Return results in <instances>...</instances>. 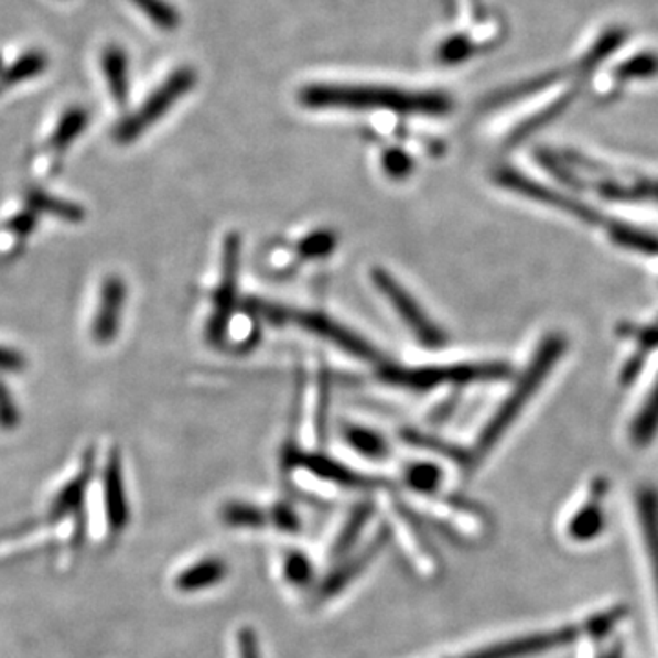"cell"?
<instances>
[{
	"label": "cell",
	"mask_w": 658,
	"mask_h": 658,
	"mask_svg": "<svg viewBox=\"0 0 658 658\" xmlns=\"http://www.w3.org/2000/svg\"><path fill=\"white\" fill-rule=\"evenodd\" d=\"M390 538L388 529L380 530L379 535L375 536L374 540L369 541L365 551H360L357 557L352 558L348 562L343 563L335 573L330 574L324 584L319 589V598L327 600L341 593L348 587L355 579H359L363 571L368 568L369 563L374 562L375 554L386 546V541Z\"/></svg>",
	"instance_id": "9a60e30c"
},
{
	"label": "cell",
	"mask_w": 658,
	"mask_h": 658,
	"mask_svg": "<svg viewBox=\"0 0 658 658\" xmlns=\"http://www.w3.org/2000/svg\"><path fill=\"white\" fill-rule=\"evenodd\" d=\"M407 441L408 443L418 444L421 449L434 450V452H439V454L444 455V457H449V460L471 468V454H468V452H461L457 446L443 443V441L429 438V435L416 434V432H408Z\"/></svg>",
	"instance_id": "f546056e"
},
{
	"label": "cell",
	"mask_w": 658,
	"mask_h": 658,
	"mask_svg": "<svg viewBox=\"0 0 658 658\" xmlns=\"http://www.w3.org/2000/svg\"><path fill=\"white\" fill-rule=\"evenodd\" d=\"M407 483L418 493H435L441 485V471L432 463H418V465L408 466Z\"/></svg>",
	"instance_id": "f1b7e54d"
},
{
	"label": "cell",
	"mask_w": 658,
	"mask_h": 658,
	"mask_svg": "<svg viewBox=\"0 0 658 658\" xmlns=\"http://www.w3.org/2000/svg\"><path fill=\"white\" fill-rule=\"evenodd\" d=\"M103 498L107 510L108 530L118 536L129 525L130 513L127 493H125L123 465L119 450L114 449L108 455L105 472H103Z\"/></svg>",
	"instance_id": "7c38bea8"
},
{
	"label": "cell",
	"mask_w": 658,
	"mask_h": 658,
	"mask_svg": "<svg viewBox=\"0 0 658 658\" xmlns=\"http://www.w3.org/2000/svg\"><path fill=\"white\" fill-rule=\"evenodd\" d=\"M658 432V382L651 396L644 404L643 412L638 413L632 429L633 443L637 446H648Z\"/></svg>",
	"instance_id": "d4e9b609"
},
{
	"label": "cell",
	"mask_w": 658,
	"mask_h": 658,
	"mask_svg": "<svg viewBox=\"0 0 658 658\" xmlns=\"http://www.w3.org/2000/svg\"><path fill=\"white\" fill-rule=\"evenodd\" d=\"M371 282L379 290V293H382V296L390 302L393 311L404 322V326L413 333V337L418 338L419 343L427 346V348H439V346L446 343V335H444L443 330L435 326V322L427 315V311H423L418 300L413 299L412 294L408 293L388 271L375 268L371 271Z\"/></svg>",
	"instance_id": "5b68a950"
},
{
	"label": "cell",
	"mask_w": 658,
	"mask_h": 658,
	"mask_svg": "<svg viewBox=\"0 0 658 658\" xmlns=\"http://www.w3.org/2000/svg\"><path fill=\"white\" fill-rule=\"evenodd\" d=\"M155 26L172 32L180 26V13L165 0H132Z\"/></svg>",
	"instance_id": "83f0119b"
},
{
	"label": "cell",
	"mask_w": 658,
	"mask_h": 658,
	"mask_svg": "<svg viewBox=\"0 0 658 658\" xmlns=\"http://www.w3.org/2000/svg\"><path fill=\"white\" fill-rule=\"evenodd\" d=\"M24 202L32 205L39 215L55 216V218L71 222V224H79L86 216L85 209L79 204L55 198V196L46 193V191H41V188H30L24 194Z\"/></svg>",
	"instance_id": "44dd1931"
},
{
	"label": "cell",
	"mask_w": 658,
	"mask_h": 658,
	"mask_svg": "<svg viewBox=\"0 0 658 658\" xmlns=\"http://www.w3.org/2000/svg\"><path fill=\"white\" fill-rule=\"evenodd\" d=\"M598 658H624V648H622V644H615L610 649H605Z\"/></svg>",
	"instance_id": "74e56055"
},
{
	"label": "cell",
	"mask_w": 658,
	"mask_h": 658,
	"mask_svg": "<svg viewBox=\"0 0 658 658\" xmlns=\"http://www.w3.org/2000/svg\"><path fill=\"white\" fill-rule=\"evenodd\" d=\"M91 471H94V450L86 452L85 461H83V466L77 472V476L66 483L65 487L61 488V493L55 496L52 509H50L52 518L60 519L65 518L68 514L80 513Z\"/></svg>",
	"instance_id": "ac0fdd59"
},
{
	"label": "cell",
	"mask_w": 658,
	"mask_h": 658,
	"mask_svg": "<svg viewBox=\"0 0 658 658\" xmlns=\"http://www.w3.org/2000/svg\"><path fill=\"white\" fill-rule=\"evenodd\" d=\"M637 516L658 598V488L654 485L638 488Z\"/></svg>",
	"instance_id": "2e32d148"
},
{
	"label": "cell",
	"mask_w": 658,
	"mask_h": 658,
	"mask_svg": "<svg viewBox=\"0 0 658 658\" xmlns=\"http://www.w3.org/2000/svg\"><path fill=\"white\" fill-rule=\"evenodd\" d=\"M103 71L107 77L108 90L114 101L123 107L129 97V60L119 46H108L101 57Z\"/></svg>",
	"instance_id": "ffe728a7"
},
{
	"label": "cell",
	"mask_w": 658,
	"mask_h": 658,
	"mask_svg": "<svg viewBox=\"0 0 658 658\" xmlns=\"http://www.w3.org/2000/svg\"><path fill=\"white\" fill-rule=\"evenodd\" d=\"M607 230H610L611 240L615 241L616 246L632 249V251L646 252V255H658V236L649 235V233L635 229L629 225L615 224V222L607 225Z\"/></svg>",
	"instance_id": "cb8c5ba5"
},
{
	"label": "cell",
	"mask_w": 658,
	"mask_h": 658,
	"mask_svg": "<svg viewBox=\"0 0 658 658\" xmlns=\"http://www.w3.org/2000/svg\"><path fill=\"white\" fill-rule=\"evenodd\" d=\"M605 490H607V483L604 479L594 483L591 499L587 504L582 505L574 514L573 519L569 521L568 535L571 540L589 543L604 532L605 525H607L604 505H602Z\"/></svg>",
	"instance_id": "5bb4252c"
},
{
	"label": "cell",
	"mask_w": 658,
	"mask_h": 658,
	"mask_svg": "<svg viewBox=\"0 0 658 658\" xmlns=\"http://www.w3.org/2000/svg\"><path fill=\"white\" fill-rule=\"evenodd\" d=\"M284 576L290 584L305 587L313 579V565L302 552H291L290 557L285 558Z\"/></svg>",
	"instance_id": "4dcf8cb0"
},
{
	"label": "cell",
	"mask_w": 658,
	"mask_h": 658,
	"mask_svg": "<svg viewBox=\"0 0 658 658\" xmlns=\"http://www.w3.org/2000/svg\"><path fill=\"white\" fill-rule=\"evenodd\" d=\"M0 72H2V57H0Z\"/></svg>",
	"instance_id": "f35d334b"
},
{
	"label": "cell",
	"mask_w": 658,
	"mask_h": 658,
	"mask_svg": "<svg viewBox=\"0 0 658 658\" xmlns=\"http://www.w3.org/2000/svg\"><path fill=\"white\" fill-rule=\"evenodd\" d=\"M48 57L43 52H28L21 60L13 63L10 68L0 72V90L19 85L22 80L33 79L46 71Z\"/></svg>",
	"instance_id": "7402d4cb"
},
{
	"label": "cell",
	"mask_w": 658,
	"mask_h": 658,
	"mask_svg": "<svg viewBox=\"0 0 658 658\" xmlns=\"http://www.w3.org/2000/svg\"><path fill=\"white\" fill-rule=\"evenodd\" d=\"M308 108H348V110H391L399 114H449L452 101L438 91H407L390 86L311 85L300 91Z\"/></svg>",
	"instance_id": "6da1fadb"
},
{
	"label": "cell",
	"mask_w": 658,
	"mask_h": 658,
	"mask_svg": "<svg viewBox=\"0 0 658 658\" xmlns=\"http://www.w3.org/2000/svg\"><path fill=\"white\" fill-rule=\"evenodd\" d=\"M88 123H90V116L85 108L74 107L61 116L60 123L55 127L48 141L44 143L41 155H39V174L54 176L55 172L60 171L66 150L71 149L72 143L83 134V130Z\"/></svg>",
	"instance_id": "8fae6325"
},
{
	"label": "cell",
	"mask_w": 658,
	"mask_h": 658,
	"mask_svg": "<svg viewBox=\"0 0 658 658\" xmlns=\"http://www.w3.org/2000/svg\"><path fill=\"white\" fill-rule=\"evenodd\" d=\"M21 423V412L17 407L15 399L11 396L10 388L6 386L4 380L0 377V430L10 432L15 430Z\"/></svg>",
	"instance_id": "d6a6232c"
},
{
	"label": "cell",
	"mask_w": 658,
	"mask_h": 658,
	"mask_svg": "<svg viewBox=\"0 0 658 658\" xmlns=\"http://www.w3.org/2000/svg\"><path fill=\"white\" fill-rule=\"evenodd\" d=\"M222 516L227 524L241 529H262L263 525L269 524V514L266 510L247 504H229Z\"/></svg>",
	"instance_id": "484cf974"
},
{
	"label": "cell",
	"mask_w": 658,
	"mask_h": 658,
	"mask_svg": "<svg viewBox=\"0 0 658 658\" xmlns=\"http://www.w3.org/2000/svg\"><path fill=\"white\" fill-rule=\"evenodd\" d=\"M565 348H568V341L563 335H549L538 346L535 357L530 360L524 375L519 377L510 396L499 404L498 410L493 418L488 419L487 427L477 438L474 450L471 452V468L479 465L490 454V450L509 432L514 421L521 416L524 408L529 404L536 391L540 390V386L546 382L554 365L562 359Z\"/></svg>",
	"instance_id": "7a4b0ae2"
},
{
	"label": "cell",
	"mask_w": 658,
	"mask_h": 658,
	"mask_svg": "<svg viewBox=\"0 0 658 658\" xmlns=\"http://www.w3.org/2000/svg\"><path fill=\"white\" fill-rule=\"evenodd\" d=\"M337 246V238L332 233H313L300 241L299 251L304 258L327 257Z\"/></svg>",
	"instance_id": "1f68e13d"
},
{
	"label": "cell",
	"mask_w": 658,
	"mask_h": 658,
	"mask_svg": "<svg viewBox=\"0 0 658 658\" xmlns=\"http://www.w3.org/2000/svg\"><path fill=\"white\" fill-rule=\"evenodd\" d=\"M496 182L501 187L509 188L510 193L521 194L525 198L557 207V209L563 211L568 215L576 216L585 224L605 225V227L610 225L605 224L602 215H598L596 211L591 209L579 199L569 198L565 194L557 193V191H552V188L546 187V185H541V183L535 182V180H530V177L524 176V174H519L513 169L499 171L496 174Z\"/></svg>",
	"instance_id": "52a82bcc"
},
{
	"label": "cell",
	"mask_w": 658,
	"mask_h": 658,
	"mask_svg": "<svg viewBox=\"0 0 658 658\" xmlns=\"http://www.w3.org/2000/svg\"><path fill=\"white\" fill-rule=\"evenodd\" d=\"M291 321L305 332L313 333L319 338H324L333 346L343 349L344 354L354 355L357 359L377 360V357H379L377 349L368 341L360 338L357 333L352 332L343 324H338L330 316L322 315V313L296 311V313H291Z\"/></svg>",
	"instance_id": "9c48e42d"
},
{
	"label": "cell",
	"mask_w": 658,
	"mask_h": 658,
	"mask_svg": "<svg viewBox=\"0 0 658 658\" xmlns=\"http://www.w3.org/2000/svg\"><path fill=\"white\" fill-rule=\"evenodd\" d=\"M509 366L505 363H472V365L424 366V368H404L386 366L380 369V377L393 386L408 390H432L439 386L474 385L507 379Z\"/></svg>",
	"instance_id": "3957f363"
},
{
	"label": "cell",
	"mask_w": 658,
	"mask_h": 658,
	"mask_svg": "<svg viewBox=\"0 0 658 658\" xmlns=\"http://www.w3.org/2000/svg\"><path fill=\"white\" fill-rule=\"evenodd\" d=\"M238 649L240 658H260L258 654V638L251 627H244L238 635Z\"/></svg>",
	"instance_id": "8d00e7d4"
},
{
	"label": "cell",
	"mask_w": 658,
	"mask_h": 658,
	"mask_svg": "<svg viewBox=\"0 0 658 658\" xmlns=\"http://www.w3.org/2000/svg\"><path fill=\"white\" fill-rule=\"evenodd\" d=\"M269 521L277 529L285 530V532H296L300 529V521L296 518V514L290 507H285V505L274 507L273 513H269Z\"/></svg>",
	"instance_id": "d590c367"
},
{
	"label": "cell",
	"mask_w": 658,
	"mask_h": 658,
	"mask_svg": "<svg viewBox=\"0 0 658 658\" xmlns=\"http://www.w3.org/2000/svg\"><path fill=\"white\" fill-rule=\"evenodd\" d=\"M382 166H385L388 176L401 180V177L408 176V172L412 171V160L402 150L391 149L382 158Z\"/></svg>",
	"instance_id": "836d02e7"
},
{
	"label": "cell",
	"mask_w": 658,
	"mask_h": 658,
	"mask_svg": "<svg viewBox=\"0 0 658 658\" xmlns=\"http://www.w3.org/2000/svg\"><path fill=\"white\" fill-rule=\"evenodd\" d=\"M344 435H346L349 446H354L357 452L366 455V457L380 460V457H386V454H388L385 439L380 438L379 434H375L371 430L349 427Z\"/></svg>",
	"instance_id": "4316f807"
},
{
	"label": "cell",
	"mask_w": 658,
	"mask_h": 658,
	"mask_svg": "<svg viewBox=\"0 0 658 658\" xmlns=\"http://www.w3.org/2000/svg\"><path fill=\"white\" fill-rule=\"evenodd\" d=\"M294 465L304 468V471L311 472L313 476L321 477L324 482L335 483L341 487L348 488H375L382 485V482L375 479V477L363 476L359 472L352 471L348 466H344L343 463L326 457L321 454H305V452H296L291 457Z\"/></svg>",
	"instance_id": "4fadbf2b"
},
{
	"label": "cell",
	"mask_w": 658,
	"mask_h": 658,
	"mask_svg": "<svg viewBox=\"0 0 658 658\" xmlns=\"http://www.w3.org/2000/svg\"><path fill=\"white\" fill-rule=\"evenodd\" d=\"M240 236L229 233L224 241L222 255V277L213 299V315L207 326V338L211 343L219 344L224 341L225 332L229 327L230 315L236 305V291H238V271H240Z\"/></svg>",
	"instance_id": "8992f818"
},
{
	"label": "cell",
	"mask_w": 658,
	"mask_h": 658,
	"mask_svg": "<svg viewBox=\"0 0 658 658\" xmlns=\"http://www.w3.org/2000/svg\"><path fill=\"white\" fill-rule=\"evenodd\" d=\"M39 216L41 215L37 211L24 202L21 209L6 218L4 224L0 225V258L11 260L24 251L28 240L37 227Z\"/></svg>",
	"instance_id": "e0dca14e"
},
{
	"label": "cell",
	"mask_w": 658,
	"mask_h": 658,
	"mask_svg": "<svg viewBox=\"0 0 658 658\" xmlns=\"http://www.w3.org/2000/svg\"><path fill=\"white\" fill-rule=\"evenodd\" d=\"M125 302L127 284L118 274H108L99 288L96 313L91 319L90 333L94 343L107 346L116 341L123 321Z\"/></svg>",
	"instance_id": "30bf717a"
},
{
	"label": "cell",
	"mask_w": 658,
	"mask_h": 658,
	"mask_svg": "<svg viewBox=\"0 0 658 658\" xmlns=\"http://www.w3.org/2000/svg\"><path fill=\"white\" fill-rule=\"evenodd\" d=\"M196 85V74L191 68H180L158 88L150 94L149 99L143 103V107L138 112L132 114L130 118L123 119L114 130V140L127 145L138 140L140 136L145 134L152 125L158 123L176 101H180L188 90H193Z\"/></svg>",
	"instance_id": "277c9868"
},
{
	"label": "cell",
	"mask_w": 658,
	"mask_h": 658,
	"mask_svg": "<svg viewBox=\"0 0 658 658\" xmlns=\"http://www.w3.org/2000/svg\"><path fill=\"white\" fill-rule=\"evenodd\" d=\"M26 365V357L19 349L0 344V374H21Z\"/></svg>",
	"instance_id": "e575fe53"
},
{
	"label": "cell",
	"mask_w": 658,
	"mask_h": 658,
	"mask_svg": "<svg viewBox=\"0 0 658 658\" xmlns=\"http://www.w3.org/2000/svg\"><path fill=\"white\" fill-rule=\"evenodd\" d=\"M374 504H360L352 510L349 518L346 519L343 529L338 532L337 540L333 543V557H343L344 552H348L354 546L360 532L365 529L371 516H374Z\"/></svg>",
	"instance_id": "603a6c76"
},
{
	"label": "cell",
	"mask_w": 658,
	"mask_h": 658,
	"mask_svg": "<svg viewBox=\"0 0 658 658\" xmlns=\"http://www.w3.org/2000/svg\"><path fill=\"white\" fill-rule=\"evenodd\" d=\"M227 574V565L218 558H207L177 574L176 587L183 593H196L218 584Z\"/></svg>",
	"instance_id": "d6986e66"
},
{
	"label": "cell",
	"mask_w": 658,
	"mask_h": 658,
	"mask_svg": "<svg viewBox=\"0 0 658 658\" xmlns=\"http://www.w3.org/2000/svg\"><path fill=\"white\" fill-rule=\"evenodd\" d=\"M582 635V627L565 626L554 632L532 633L524 637L510 638L505 643L493 644L488 648L476 649L461 658H525L547 654L552 649L565 648Z\"/></svg>",
	"instance_id": "ba28073f"
}]
</instances>
